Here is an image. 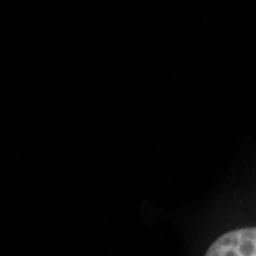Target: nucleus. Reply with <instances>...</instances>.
I'll use <instances>...</instances> for the list:
<instances>
[{"mask_svg": "<svg viewBox=\"0 0 256 256\" xmlns=\"http://www.w3.org/2000/svg\"><path fill=\"white\" fill-rule=\"evenodd\" d=\"M204 256H256V228L223 234L211 243Z\"/></svg>", "mask_w": 256, "mask_h": 256, "instance_id": "obj_1", "label": "nucleus"}]
</instances>
